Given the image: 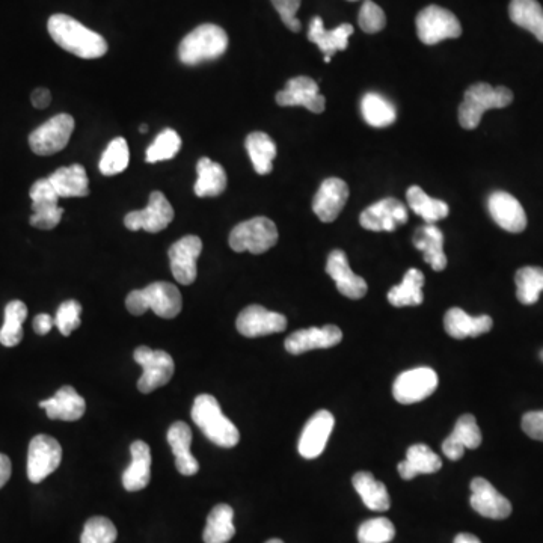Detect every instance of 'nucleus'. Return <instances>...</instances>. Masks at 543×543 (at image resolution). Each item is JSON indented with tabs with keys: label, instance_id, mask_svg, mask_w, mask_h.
Here are the masks:
<instances>
[{
	"label": "nucleus",
	"instance_id": "1",
	"mask_svg": "<svg viewBox=\"0 0 543 543\" xmlns=\"http://www.w3.org/2000/svg\"><path fill=\"white\" fill-rule=\"evenodd\" d=\"M50 37L61 49L82 59L102 58L108 53V43L102 35L65 14H55L47 23Z\"/></svg>",
	"mask_w": 543,
	"mask_h": 543
},
{
	"label": "nucleus",
	"instance_id": "2",
	"mask_svg": "<svg viewBox=\"0 0 543 543\" xmlns=\"http://www.w3.org/2000/svg\"><path fill=\"white\" fill-rule=\"evenodd\" d=\"M192 420L203 430L207 439L219 447L233 448L239 444V429L225 417L221 405L210 394H200L192 406Z\"/></svg>",
	"mask_w": 543,
	"mask_h": 543
},
{
	"label": "nucleus",
	"instance_id": "3",
	"mask_svg": "<svg viewBox=\"0 0 543 543\" xmlns=\"http://www.w3.org/2000/svg\"><path fill=\"white\" fill-rule=\"evenodd\" d=\"M228 35L221 26L206 23L186 35L178 47V58L185 65H200L221 58L228 49Z\"/></svg>",
	"mask_w": 543,
	"mask_h": 543
},
{
	"label": "nucleus",
	"instance_id": "4",
	"mask_svg": "<svg viewBox=\"0 0 543 543\" xmlns=\"http://www.w3.org/2000/svg\"><path fill=\"white\" fill-rule=\"evenodd\" d=\"M512 102L513 93L506 86L494 88L489 83H476L467 89L459 106V123L464 129H477L486 111L507 108Z\"/></svg>",
	"mask_w": 543,
	"mask_h": 543
},
{
	"label": "nucleus",
	"instance_id": "5",
	"mask_svg": "<svg viewBox=\"0 0 543 543\" xmlns=\"http://www.w3.org/2000/svg\"><path fill=\"white\" fill-rule=\"evenodd\" d=\"M126 307L133 316L153 310L162 319H174L183 308L180 290L169 283H153L142 290H133L126 299Z\"/></svg>",
	"mask_w": 543,
	"mask_h": 543
},
{
	"label": "nucleus",
	"instance_id": "6",
	"mask_svg": "<svg viewBox=\"0 0 543 543\" xmlns=\"http://www.w3.org/2000/svg\"><path fill=\"white\" fill-rule=\"evenodd\" d=\"M278 228L274 221L258 216L236 225L230 234V246L233 251L251 254H263L278 243Z\"/></svg>",
	"mask_w": 543,
	"mask_h": 543
},
{
	"label": "nucleus",
	"instance_id": "7",
	"mask_svg": "<svg viewBox=\"0 0 543 543\" xmlns=\"http://www.w3.org/2000/svg\"><path fill=\"white\" fill-rule=\"evenodd\" d=\"M417 34L421 43L435 46L441 41L461 37L462 26L451 11L430 5L417 16Z\"/></svg>",
	"mask_w": 543,
	"mask_h": 543
},
{
	"label": "nucleus",
	"instance_id": "8",
	"mask_svg": "<svg viewBox=\"0 0 543 543\" xmlns=\"http://www.w3.org/2000/svg\"><path fill=\"white\" fill-rule=\"evenodd\" d=\"M133 358L144 369L138 388L141 393L150 394L168 384L174 375V359L165 350H153L147 346L138 347Z\"/></svg>",
	"mask_w": 543,
	"mask_h": 543
},
{
	"label": "nucleus",
	"instance_id": "9",
	"mask_svg": "<svg viewBox=\"0 0 543 543\" xmlns=\"http://www.w3.org/2000/svg\"><path fill=\"white\" fill-rule=\"evenodd\" d=\"M74 130V118L59 114L41 124L29 136V147L38 156H52L67 147Z\"/></svg>",
	"mask_w": 543,
	"mask_h": 543
},
{
	"label": "nucleus",
	"instance_id": "10",
	"mask_svg": "<svg viewBox=\"0 0 543 543\" xmlns=\"http://www.w3.org/2000/svg\"><path fill=\"white\" fill-rule=\"evenodd\" d=\"M62 461V447L49 435L32 438L28 451V479L41 483L58 470Z\"/></svg>",
	"mask_w": 543,
	"mask_h": 543
},
{
	"label": "nucleus",
	"instance_id": "11",
	"mask_svg": "<svg viewBox=\"0 0 543 543\" xmlns=\"http://www.w3.org/2000/svg\"><path fill=\"white\" fill-rule=\"evenodd\" d=\"M438 388V375L429 367H418L399 375L393 385V396L402 405H414L432 396Z\"/></svg>",
	"mask_w": 543,
	"mask_h": 543
},
{
	"label": "nucleus",
	"instance_id": "12",
	"mask_svg": "<svg viewBox=\"0 0 543 543\" xmlns=\"http://www.w3.org/2000/svg\"><path fill=\"white\" fill-rule=\"evenodd\" d=\"M174 221V209L162 192H151L150 201L144 210L129 213L124 225L130 231L144 230L147 233H160Z\"/></svg>",
	"mask_w": 543,
	"mask_h": 543
},
{
	"label": "nucleus",
	"instance_id": "13",
	"mask_svg": "<svg viewBox=\"0 0 543 543\" xmlns=\"http://www.w3.org/2000/svg\"><path fill=\"white\" fill-rule=\"evenodd\" d=\"M203 251V242L198 236H186L169 248L172 275L177 283L191 286L198 275L197 261Z\"/></svg>",
	"mask_w": 543,
	"mask_h": 543
},
{
	"label": "nucleus",
	"instance_id": "14",
	"mask_svg": "<svg viewBox=\"0 0 543 543\" xmlns=\"http://www.w3.org/2000/svg\"><path fill=\"white\" fill-rule=\"evenodd\" d=\"M362 228L369 231H391L408 222V209L396 198H385L367 207L359 216Z\"/></svg>",
	"mask_w": 543,
	"mask_h": 543
},
{
	"label": "nucleus",
	"instance_id": "15",
	"mask_svg": "<svg viewBox=\"0 0 543 543\" xmlns=\"http://www.w3.org/2000/svg\"><path fill=\"white\" fill-rule=\"evenodd\" d=\"M278 105L284 108L292 106H304L314 114H322L325 111L326 100L320 94L319 85L310 77L299 76L290 79L286 88L275 97Z\"/></svg>",
	"mask_w": 543,
	"mask_h": 543
},
{
	"label": "nucleus",
	"instance_id": "16",
	"mask_svg": "<svg viewBox=\"0 0 543 543\" xmlns=\"http://www.w3.org/2000/svg\"><path fill=\"white\" fill-rule=\"evenodd\" d=\"M236 326L243 337L255 338L286 331L287 319L261 305H249L237 317Z\"/></svg>",
	"mask_w": 543,
	"mask_h": 543
},
{
	"label": "nucleus",
	"instance_id": "17",
	"mask_svg": "<svg viewBox=\"0 0 543 543\" xmlns=\"http://www.w3.org/2000/svg\"><path fill=\"white\" fill-rule=\"evenodd\" d=\"M334 426L335 418L331 412L322 409L314 414L302 430L298 445L299 455L305 459L319 458L328 444Z\"/></svg>",
	"mask_w": 543,
	"mask_h": 543
},
{
	"label": "nucleus",
	"instance_id": "18",
	"mask_svg": "<svg viewBox=\"0 0 543 543\" xmlns=\"http://www.w3.org/2000/svg\"><path fill=\"white\" fill-rule=\"evenodd\" d=\"M471 507L489 519H506L512 515V504L491 483L482 477L471 482Z\"/></svg>",
	"mask_w": 543,
	"mask_h": 543
},
{
	"label": "nucleus",
	"instance_id": "19",
	"mask_svg": "<svg viewBox=\"0 0 543 543\" xmlns=\"http://www.w3.org/2000/svg\"><path fill=\"white\" fill-rule=\"evenodd\" d=\"M349 198V186L341 178H326L313 200V210L322 222L338 218Z\"/></svg>",
	"mask_w": 543,
	"mask_h": 543
},
{
	"label": "nucleus",
	"instance_id": "20",
	"mask_svg": "<svg viewBox=\"0 0 543 543\" xmlns=\"http://www.w3.org/2000/svg\"><path fill=\"white\" fill-rule=\"evenodd\" d=\"M326 272L337 284L338 292L346 296V298L361 299L367 295L369 287H367L366 281H364V278L353 274L346 254L340 249H335L329 254Z\"/></svg>",
	"mask_w": 543,
	"mask_h": 543
},
{
	"label": "nucleus",
	"instance_id": "21",
	"mask_svg": "<svg viewBox=\"0 0 543 543\" xmlns=\"http://www.w3.org/2000/svg\"><path fill=\"white\" fill-rule=\"evenodd\" d=\"M480 444H482V432H480L476 417L471 414L462 415L451 435L442 442V453L450 461H459L464 456L465 448L476 450Z\"/></svg>",
	"mask_w": 543,
	"mask_h": 543
},
{
	"label": "nucleus",
	"instance_id": "22",
	"mask_svg": "<svg viewBox=\"0 0 543 543\" xmlns=\"http://www.w3.org/2000/svg\"><path fill=\"white\" fill-rule=\"evenodd\" d=\"M488 209L492 219L509 233H522L527 227V215H525L524 207L507 192H494L489 197Z\"/></svg>",
	"mask_w": 543,
	"mask_h": 543
},
{
	"label": "nucleus",
	"instance_id": "23",
	"mask_svg": "<svg viewBox=\"0 0 543 543\" xmlns=\"http://www.w3.org/2000/svg\"><path fill=\"white\" fill-rule=\"evenodd\" d=\"M343 332L338 326L326 325L322 328L302 329L293 332L286 340L287 352L292 355H302L314 349H328L341 343Z\"/></svg>",
	"mask_w": 543,
	"mask_h": 543
},
{
	"label": "nucleus",
	"instance_id": "24",
	"mask_svg": "<svg viewBox=\"0 0 543 543\" xmlns=\"http://www.w3.org/2000/svg\"><path fill=\"white\" fill-rule=\"evenodd\" d=\"M40 408L46 411L50 420L77 421L85 414L86 403L73 387L65 385L55 396L40 402Z\"/></svg>",
	"mask_w": 543,
	"mask_h": 543
},
{
	"label": "nucleus",
	"instance_id": "25",
	"mask_svg": "<svg viewBox=\"0 0 543 543\" xmlns=\"http://www.w3.org/2000/svg\"><path fill=\"white\" fill-rule=\"evenodd\" d=\"M166 438H168L172 453H174L175 467H177L178 473L183 474V476H195L200 471V464L191 453V427L183 423V421H175L169 427Z\"/></svg>",
	"mask_w": 543,
	"mask_h": 543
},
{
	"label": "nucleus",
	"instance_id": "26",
	"mask_svg": "<svg viewBox=\"0 0 543 543\" xmlns=\"http://www.w3.org/2000/svg\"><path fill=\"white\" fill-rule=\"evenodd\" d=\"M353 26L349 23H343L335 29H326L323 26V20L320 17H314L310 23V31H308V40L316 44L323 55L325 62H331L332 55L338 50H346L349 38L352 37Z\"/></svg>",
	"mask_w": 543,
	"mask_h": 543
},
{
	"label": "nucleus",
	"instance_id": "27",
	"mask_svg": "<svg viewBox=\"0 0 543 543\" xmlns=\"http://www.w3.org/2000/svg\"><path fill=\"white\" fill-rule=\"evenodd\" d=\"M132 464L123 474V486L126 491L138 492L147 488L151 480V450L144 441H135L130 445Z\"/></svg>",
	"mask_w": 543,
	"mask_h": 543
},
{
	"label": "nucleus",
	"instance_id": "28",
	"mask_svg": "<svg viewBox=\"0 0 543 543\" xmlns=\"http://www.w3.org/2000/svg\"><path fill=\"white\" fill-rule=\"evenodd\" d=\"M492 322L489 316L471 317L461 308H451L444 319L445 331L456 340H464L468 337H479L491 331Z\"/></svg>",
	"mask_w": 543,
	"mask_h": 543
},
{
	"label": "nucleus",
	"instance_id": "29",
	"mask_svg": "<svg viewBox=\"0 0 543 543\" xmlns=\"http://www.w3.org/2000/svg\"><path fill=\"white\" fill-rule=\"evenodd\" d=\"M415 248L423 252L424 260L433 270L441 272L447 267V257L444 254V234L435 224H426L417 228L412 237Z\"/></svg>",
	"mask_w": 543,
	"mask_h": 543
},
{
	"label": "nucleus",
	"instance_id": "30",
	"mask_svg": "<svg viewBox=\"0 0 543 543\" xmlns=\"http://www.w3.org/2000/svg\"><path fill=\"white\" fill-rule=\"evenodd\" d=\"M441 467V458L435 451L430 450L427 445L415 444L409 447L405 461L400 462L397 470L403 480H412L420 474L438 473Z\"/></svg>",
	"mask_w": 543,
	"mask_h": 543
},
{
	"label": "nucleus",
	"instance_id": "31",
	"mask_svg": "<svg viewBox=\"0 0 543 543\" xmlns=\"http://www.w3.org/2000/svg\"><path fill=\"white\" fill-rule=\"evenodd\" d=\"M50 185L59 198L88 197L89 181L85 168L80 165L64 166L49 177Z\"/></svg>",
	"mask_w": 543,
	"mask_h": 543
},
{
	"label": "nucleus",
	"instance_id": "32",
	"mask_svg": "<svg viewBox=\"0 0 543 543\" xmlns=\"http://www.w3.org/2000/svg\"><path fill=\"white\" fill-rule=\"evenodd\" d=\"M353 488L358 492L361 500L364 501L370 510L385 512L390 509L391 501L388 495L387 486L375 479L369 471H359L353 476Z\"/></svg>",
	"mask_w": 543,
	"mask_h": 543
},
{
	"label": "nucleus",
	"instance_id": "33",
	"mask_svg": "<svg viewBox=\"0 0 543 543\" xmlns=\"http://www.w3.org/2000/svg\"><path fill=\"white\" fill-rule=\"evenodd\" d=\"M195 195L200 198L219 197L227 188V174L219 163L203 157L197 165Z\"/></svg>",
	"mask_w": 543,
	"mask_h": 543
},
{
	"label": "nucleus",
	"instance_id": "34",
	"mask_svg": "<svg viewBox=\"0 0 543 543\" xmlns=\"http://www.w3.org/2000/svg\"><path fill=\"white\" fill-rule=\"evenodd\" d=\"M245 147L255 172L260 175L270 174L277 157V145L272 138L266 133L254 132L246 138Z\"/></svg>",
	"mask_w": 543,
	"mask_h": 543
},
{
	"label": "nucleus",
	"instance_id": "35",
	"mask_svg": "<svg viewBox=\"0 0 543 543\" xmlns=\"http://www.w3.org/2000/svg\"><path fill=\"white\" fill-rule=\"evenodd\" d=\"M509 16L516 26L527 29L543 43V8L537 0H512Z\"/></svg>",
	"mask_w": 543,
	"mask_h": 543
},
{
	"label": "nucleus",
	"instance_id": "36",
	"mask_svg": "<svg viewBox=\"0 0 543 543\" xmlns=\"http://www.w3.org/2000/svg\"><path fill=\"white\" fill-rule=\"evenodd\" d=\"M234 510L228 504L213 507L204 528V543H228L236 534L234 527Z\"/></svg>",
	"mask_w": 543,
	"mask_h": 543
},
{
	"label": "nucleus",
	"instance_id": "37",
	"mask_svg": "<svg viewBox=\"0 0 543 543\" xmlns=\"http://www.w3.org/2000/svg\"><path fill=\"white\" fill-rule=\"evenodd\" d=\"M424 275L421 270L409 269L402 284L393 287L388 293V301L394 307H417L423 304Z\"/></svg>",
	"mask_w": 543,
	"mask_h": 543
},
{
	"label": "nucleus",
	"instance_id": "38",
	"mask_svg": "<svg viewBox=\"0 0 543 543\" xmlns=\"http://www.w3.org/2000/svg\"><path fill=\"white\" fill-rule=\"evenodd\" d=\"M361 112L366 123L378 129L391 126L397 118L393 103L378 93H367L364 96L361 100Z\"/></svg>",
	"mask_w": 543,
	"mask_h": 543
},
{
	"label": "nucleus",
	"instance_id": "39",
	"mask_svg": "<svg viewBox=\"0 0 543 543\" xmlns=\"http://www.w3.org/2000/svg\"><path fill=\"white\" fill-rule=\"evenodd\" d=\"M408 204L412 212L417 213L420 218L426 221V224H435L441 219L447 218L450 209L448 204L441 200L429 197L423 189L418 186H412L408 189Z\"/></svg>",
	"mask_w": 543,
	"mask_h": 543
},
{
	"label": "nucleus",
	"instance_id": "40",
	"mask_svg": "<svg viewBox=\"0 0 543 543\" xmlns=\"http://www.w3.org/2000/svg\"><path fill=\"white\" fill-rule=\"evenodd\" d=\"M26 317H28V307L22 301H11L5 307L4 326L0 329V343L5 347H14L20 344Z\"/></svg>",
	"mask_w": 543,
	"mask_h": 543
},
{
	"label": "nucleus",
	"instance_id": "41",
	"mask_svg": "<svg viewBox=\"0 0 543 543\" xmlns=\"http://www.w3.org/2000/svg\"><path fill=\"white\" fill-rule=\"evenodd\" d=\"M516 296L524 305H533L539 301L543 292L542 267L527 266L516 272Z\"/></svg>",
	"mask_w": 543,
	"mask_h": 543
},
{
	"label": "nucleus",
	"instance_id": "42",
	"mask_svg": "<svg viewBox=\"0 0 543 543\" xmlns=\"http://www.w3.org/2000/svg\"><path fill=\"white\" fill-rule=\"evenodd\" d=\"M129 145L124 138H117L108 145L100 159L99 169L103 175H117L129 166Z\"/></svg>",
	"mask_w": 543,
	"mask_h": 543
},
{
	"label": "nucleus",
	"instance_id": "43",
	"mask_svg": "<svg viewBox=\"0 0 543 543\" xmlns=\"http://www.w3.org/2000/svg\"><path fill=\"white\" fill-rule=\"evenodd\" d=\"M180 150L181 138L178 133L172 129H165L159 133L153 144L148 147L145 160L148 163L165 162V160L174 159Z\"/></svg>",
	"mask_w": 543,
	"mask_h": 543
},
{
	"label": "nucleus",
	"instance_id": "44",
	"mask_svg": "<svg viewBox=\"0 0 543 543\" xmlns=\"http://www.w3.org/2000/svg\"><path fill=\"white\" fill-rule=\"evenodd\" d=\"M117 537L118 531L111 519L94 516L86 521L80 543H114Z\"/></svg>",
	"mask_w": 543,
	"mask_h": 543
},
{
	"label": "nucleus",
	"instance_id": "45",
	"mask_svg": "<svg viewBox=\"0 0 543 543\" xmlns=\"http://www.w3.org/2000/svg\"><path fill=\"white\" fill-rule=\"evenodd\" d=\"M396 537V528L387 518H373L359 527V543H390Z\"/></svg>",
	"mask_w": 543,
	"mask_h": 543
},
{
	"label": "nucleus",
	"instance_id": "46",
	"mask_svg": "<svg viewBox=\"0 0 543 543\" xmlns=\"http://www.w3.org/2000/svg\"><path fill=\"white\" fill-rule=\"evenodd\" d=\"M359 28L366 34H378L387 25V17L378 4L372 0H364L358 16Z\"/></svg>",
	"mask_w": 543,
	"mask_h": 543
},
{
	"label": "nucleus",
	"instance_id": "47",
	"mask_svg": "<svg viewBox=\"0 0 543 543\" xmlns=\"http://www.w3.org/2000/svg\"><path fill=\"white\" fill-rule=\"evenodd\" d=\"M80 314L82 305L77 301H65L59 305L56 311L55 326L64 337L71 335L80 326Z\"/></svg>",
	"mask_w": 543,
	"mask_h": 543
},
{
	"label": "nucleus",
	"instance_id": "48",
	"mask_svg": "<svg viewBox=\"0 0 543 543\" xmlns=\"http://www.w3.org/2000/svg\"><path fill=\"white\" fill-rule=\"evenodd\" d=\"M32 210L34 215L31 216V225L38 230H53L58 227L64 215V209L59 207V204L32 207Z\"/></svg>",
	"mask_w": 543,
	"mask_h": 543
},
{
	"label": "nucleus",
	"instance_id": "49",
	"mask_svg": "<svg viewBox=\"0 0 543 543\" xmlns=\"http://www.w3.org/2000/svg\"><path fill=\"white\" fill-rule=\"evenodd\" d=\"M301 2L302 0H272V5L280 14L284 25L292 32L301 31V22L296 17L301 8Z\"/></svg>",
	"mask_w": 543,
	"mask_h": 543
},
{
	"label": "nucleus",
	"instance_id": "50",
	"mask_svg": "<svg viewBox=\"0 0 543 543\" xmlns=\"http://www.w3.org/2000/svg\"><path fill=\"white\" fill-rule=\"evenodd\" d=\"M32 207L52 206L58 204L59 197L53 186L50 185L49 178H41L32 185L31 192Z\"/></svg>",
	"mask_w": 543,
	"mask_h": 543
},
{
	"label": "nucleus",
	"instance_id": "51",
	"mask_svg": "<svg viewBox=\"0 0 543 543\" xmlns=\"http://www.w3.org/2000/svg\"><path fill=\"white\" fill-rule=\"evenodd\" d=\"M521 426L531 439L543 442V411L527 412L522 417Z\"/></svg>",
	"mask_w": 543,
	"mask_h": 543
},
{
	"label": "nucleus",
	"instance_id": "52",
	"mask_svg": "<svg viewBox=\"0 0 543 543\" xmlns=\"http://www.w3.org/2000/svg\"><path fill=\"white\" fill-rule=\"evenodd\" d=\"M53 326H55V319H52L49 314H38L34 319V331L38 335L49 334Z\"/></svg>",
	"mask_w": 543,
	"mask_h": 543
},
{
	"label": "nucleus",
	"instance_id": "53",
	"mask_svg": "<svg viewBox=\"0 0 543 543\" xmlns=\"http://www.w3.org/2000/svg\"><path fill=\"white\" fill-rule=\"evenodd\" d=\"M32 105L37 109H46L52 102V96H50L49 89L37 88L31 96Z\"/></svg>",
	"mask_w": 543,
	"mask_h": 543
},
{
	"label": "nucleus",
	"instance_id": "54",
	"mask_svg": "<svg viewBox=\"0 0 543 543\" xmlns=\"http://www.w3.org/2000/svg\"><path fill=\"white\" fill-rule=\"evenodd\" d=\"M11 473H13V467H11L10 458L0 453V489L7 485Z\"/></svg>",
	"mask_w": 543,
	"mask_h": 543
},
{
	"label": "nucleus",
	"instance_id": "55",
	"mask_svg": "<svg viewBox=\"0 0 543 543\" xmlns=\"http://www.w3.org/2000/svg\"><path fill=\"white\" fill-rule=\"evenodd\" d=\"M455 543H482V542H480L479 537L474 536V534L461 533L455 537Z\"/></svg>",
	"mask_w": 543,
	"mask_h": 543
},
{
	"label": "nucleus",
	"instance_id": "56",
	"mask_svg": "<svg viewBox=\"0 0 543 543\" xmlns=\"http://www.w3.org/2000/svg\"><path fill=\"white\" fill-rule=\"evenodd\" d=\"M266 543H284L281 539H270Z\"/></svg>",
	"mask_w": 543,
	"mask_h": 543
},
{
	"label": "nucleus",
	"instance_id": "57",
	"mask_svg": "<svg viewBox=\"0 0 543 543\" xmlns=\"http://www.w3.org/2000/svg\"><path fill=\"white\" fill-rule=\"evenodd\" d=\"M139 130H141V133H145L148 130V126H145V124H142V126L139 127Z\"/></svg>",
	"mask_w": 543,
	"mask_h": 543
},
{
	"label": "nucleus",
	"instance_id": "58",
	"mask_svg": "<svg viewBox=\"0 0 543 543\" xmlns=\"http://www.w3.org/2000/svg\"><path fill=\"white\" fill-rule=\"evenodd\" d=\"M540 358H542V361H543V350L542 352H540Z\"/></svg>",
	"mask_w": 543,
	"mask_h": 543
},
{
	"label": "nucleus",
	"instance_id": "59",
	"mask_svg": "<svg viewBox=\"0 0 543 543\" xmlns=\"http://www.w3.org/2000/svg\"><path fill=\"white\" fill-rule=\"evenodd\" d=\"M349 2H356V0H349Z\"/></svg>",
	"mask_w": 543,
	"mask_h": 543
}]
</instances>
